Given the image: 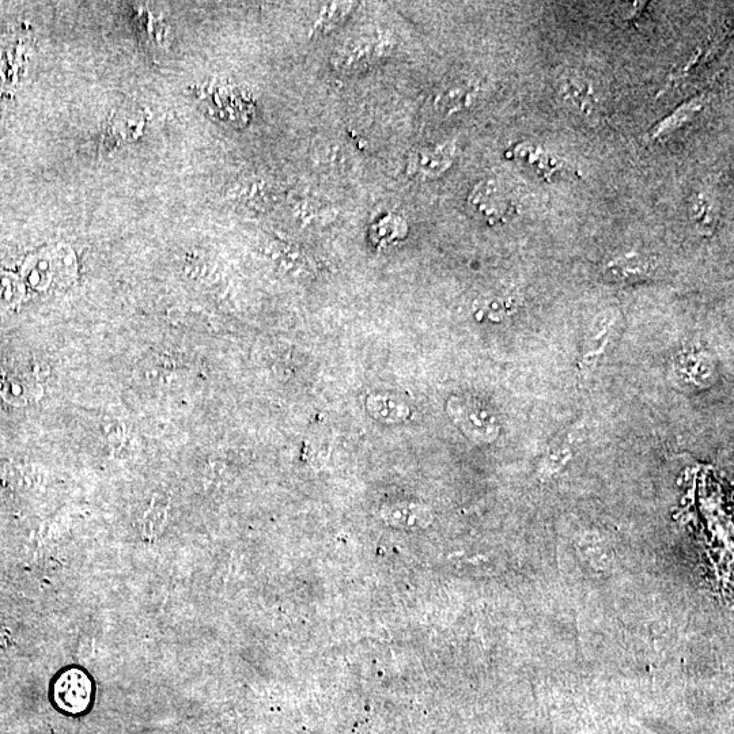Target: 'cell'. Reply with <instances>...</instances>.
Instances as JSON below:
<instances>
[{
  "instance_id": "6da1fadb",
  "label": "cell",
  "mask_w": 734,
  "mask_h": 734,
  "mask_svg": "<svg viewBox=\"0 0 734 734\" xmlns=\"http://www.w3.org/2000/svg\"><path fill=\"white\" fill-rule=\"evenodd\" d=\"M395 48L391 32L381 29L362 30L347 37L331 56V66L342 74H358L388 59Z\"/></svg>"
},
{
  "instance_id": "7a4b0ae2",
  "label": "cell",
  "mask_w": 734,
  "mask_h": 734,
  "mask_svg": "<svg viewBox=\"0 0 734 734\" xmlns=\"http://www.w3.org/2000/svg\"><path fill=\"white\" fill-rule=\"evenodd\" d=\"M446 411L454 426L475 444H491L501 434L498 415L478 397L454 395L446 403Z\"/></svg>"
},
{
  "instance_id": "3957f363",
  "label": "cell",
  "mask_w": 734,
  "mask_h": 734,
  "mask_svg": "<svg viewBox=\"0 0 734 734\" xmlns=\"http://www.w3.org/2000/svg\"><path fill=\"white\" fill-rule=\"evenodd\" d=\"M77 272V257L68 245L44 249L29 260L25 270L29 285L39 290H47L52 285L70 286L77 278Z\"/></svg>"
},
{
  "instance_id": "277c9868",
  "label": "cell",
  "mask_w": 734,
  "mask_h": 734,
  "mask_svg": "<svg viewBox=\"0 0 734 734\" xmlns=\"http://www.w3.org/2000/svg\"><path fill=\"white\" fill-rule=\"evenodd\" d=\"M718 380L715 359L705 351L690 350L677 355L671 366L673 387L684 393H699L713 387Z\"/></svg>"
},
{
  "instance_id": "5b68a950",
  "label": "cell",
  "mask_w": 734,
  "mask_h": 734,
  "mask_svg": "<svg viewBox=\"0 0 734 734\" xmlns=\"http://www.w3.org/2000/svg\"><path fill=\"white\" fill-rule=\"evenodd\" d=\"M484 93L482 82L475 78H457L446 82L433 98V108L438 115L450 117L471 111L479 104Z\"/></svg>"
},
{
  "instance_id": "8992f818",
  "label": "cell",
  "mask_w": 734,
  "mask_h": 734,
  "mask_svg": "<svg viewBox=\"0 0 734 734\" xmlns=\"http://www.w3.org/2000/svg\"><path fill=\"white\" fill-rule=\"evenodd\" d=\"M468 207L479 219L497 225L508 218L512 211V202L508 194L497 180L480 181L468 196Z\"/></svg>"
},
{
  "instance_id": "52a82bcc",
  "label": "cell",
  "mask_w": 734,
  "mask_h": 734,
  "mask_svg": "<svg viewBox=\"0 0 734 734\" xmlns=\"http://www.w3.org/2000/svg\"><path fill=\"white\" fill-rule=\"evenodd\" d=\"M456 143L444 142L415 150L408 158L407 172L414 179L434 180L452 168Z\"/></svg>"
},
{
  "instance_id": "ba28073f",
  "label": "cell",
  "mask_w": 734,
  "mask_h": 734,
  "mask_svg": "<svg viewBox=\"0 0 734 734\" xmlns=\"http://www.w3.org/2000/svg\"><path fill=\"white\" fill-rule=\"evenodd\" d=\"M559 97L578 115L590 117L599 112V94L592 81L578 71H566L558 79Z\"/></svg>"
},
{
  "instance_id": "9c48e42d",
  "label": "cell",
  "mask_w": 734,
  "mask_h": 734,
  "mask_svg": "<svg viewBox=\"0 0 734 734\" xmlns=\"http://www.w3.org/2000/svg\"><path fill=\"white\" fill-rule=\"evenodd\" d=\"M656 270V260L641 252H627L608 261L603 268L604 278L612 283H634L649 278Z\"/></svg>"
},
{
  "instance_id": "30bf717a",
  "label": "cell",
  "mask_w": 734,
  "mask_h": 734,
  "mask_svg": "<svg viewBox=\"0 0 734 734\" xmlns=\"http://www.w3.org/2000/svg\"><path fill=\"white\" fill-rule=\"evenodd\" d=\"M92 686L83 673L67 672L60 677L55 688V698L59 707L68 713H81L90 703Z\"/></svg>"
},
{
  "instance_id": "8fae6325",
  "label": "cell",
  "mask_w": 734,
  "mask_h": 734,
  "mask_svg": "<svg viewBox=\"0 0 734 734\" xmlns=\"http://www.w3.org/2000/svg\"><path fill=\"white\" fill-rule=\"evenodd\" d=\"M514 160L520 162L522 168L531 170L539 179L546 181L554 179L565 166L561 158L535 143H520L516 146Z\"/></svg>"
},
{
  "instance_id": "7c38bea8",
  "label": "cell",
  "mask_w": 734,
  "mask_h": 734,
  "mask_svg": "<svg viewBox=\"0 0 734 734\" xmlns=\"http://www.w3.org/2000/svg\"><path fill=\"white\" fill-rule=\"evenodd\" d=\"M707 101H709L707 94H701V96L692 97L690 100L683 102L671 115L658 121L656 126L650 130L649 138L653 141H664L675 132L680 131L706 108Z\"/></svg>"
},
{
  "instance_id": "4fadbf2b",
  "label": "cell",
  "mask_w": 734,
  "mask_h": 734,
  "mask_svg": "<svg viewBox=\"0 0 734 734\" xmlns=\"http://www.w3.org/2000/svg\"><path fill=\"white\" fill-rule=\"evenodd\" d=\"M688 215L696 232L711 236L720 221L718 204L707 192H695L688 202Z\"/></svg>"
},
{
  "instance_id": "5bb4252c",
  "label": "cell",
  "mask_w": 734,
  "mask_h": 734,
  "mask_svg": "<svg viewBox=\"0 0 734 734\" xmlns=\"http://www.w3.org/2000/svg\"><path fill=\"white\" fill-rule=\"evenodd\" d=\"M582 431L573 429L566 431L551 442L543 461V469L547 472H556L565 467L574 456L575 448L581 445Z\"/></svg>"
},
{
  "instance_id": "9a60e30c",
  "label": "cell",
  "mask_w": 734,
  "mask_h": 734,
  "mask_svg": "<svg viewBox=\"0 0 734 734\" xmlns=\"http://www.w3.org/2000/svg\"><path fill=\"white\" fill-rule=\"evenodd\" d=\"M355 3H325L321 6L314 20L310 24L309 36L317 37L331 33L332 30L338 28L342 22L346 21L348 14L353 11Z\"/></svg>"
},
{
  "instance_id": "2e32d148",
  "label": "cell",
  "mask_w": 734,
  "mask_h": 734,
  "mask_svg": "<svg viewBox=\"0 0 734 734\" xmlns=\"http://www.w3.org/2000/svg\"><path fill=\"white\" fill-rule=\"evenodd\" d=\"M366 408L380 422H403L410 411L399 397L392 395H373L366 400Z\"/></svg>"
},
{
  "instance_id": "e0dca14e",
  "label": "cell",
  "mask_w": 734,
  "mask_h": 734,
  "mask_svg": "<svg viewBox=\"0 0 734 734\" xmlns=\"http://www.w3.org/2000/svg\"><path fill=\"white\" fill-rule=\"evenodd\" d=\"M614 319H604L601 323L594 327L593 331L590 332L588 346L584 354L585 365L590 363H596L597 358L603 353L605 347H607L608 338L612 334V327H614Z\"/></svg>"
},
{
  "instance_id": "ac0fdd59",
  "label": "cell",
  "mask_w": 734,
  "mask_h": 734,
  "mask_svg": "<svg viewBox=\"0 0 734 734\" xmlns=\"http://www.w3.org/2000/svg\"><path fill=\"white\" fill-rule=\"evenodd\" d=\"M293 213L300 222H316L317 219L329 214V210L319 200L304 199L298 200Z\"/></svg>"
},
{
  "instance_id": "d6986e66",
  "label": "cell",
  "mask_w": 734,
  "mask_h": 734,
  "mask_svg": "<svg viewBox=\"0 0 734 734\" xmlns=\"http://www.w3.org/2000/svg\"><path fill=\"white\" fill-rule=\"evenodd\" d=\"M406 230V222H404L403 219L389 215V217L381 219V221L377 222V225L373 227V233H376L373 234V236L377 238V241H385V237H387V233H389V242H391L396 240V238H400V234H403L404 236Z\"/></svg>"
},
{
  "instance_id": "ffe728a7",
  "label": "cell",
  "mask_w": 734,
  "mask_h": 734,
  "mask_svg": "<svg viewBox=\"0 0 734 734\" xmlns=\"http://www.w3.org/2000/svg\"><path fill=\"white\" fill-rule=\"evenodd\" d=\"M512 300H501V298H491L482 302L479 306V314H484L487 319L499 321L503 317L508 316L513 310Z\"/></svg>"
}]
</instances>
